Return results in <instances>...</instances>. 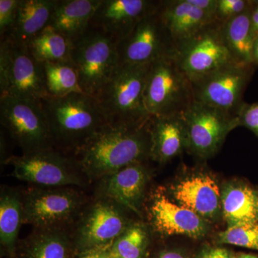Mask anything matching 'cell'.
<instances>
[{"label":"cell","instance_id":"cell-1","mask_svg":"<svg viewBox=\"0 0 258 258\" xmlns=\"http://www.w3.org/2000/svg\"><path fill=\"white\" fill-rule=\"evenodd\" d=\"M149 120L137 125L108 123L93 134L74 152L83 175L101 180L125 166L150 158Z\"/></svg>","mask_w":258,"mask_h":258},{"label":"cell","instance_id":"cell-2","mask_svg":"<svg viewBox=\"0 0 258 258\" xmlns=\"http://www.w3.org/2000/svg\"><path fill=\"white\" fill-rule=\"evenodd\" d=\"M54 148L76 152L107 123L96 98L84 93L47 96L40 101Z\"/></svg>","mask_w":258,"mask_h":258},{"label":"cell","instance_id":"cell-3","mask_svg":"<svg viewBox=\"0 0 258 258\" xmlns=\"http://www.w3.org/2000/svg\"><path fill=\"white\" fill-rule=\"evenodd\" d=\"M151 66L152 63L118 64L94 97L108 124L137 125L150 119L144 93Z\"/></svg>","mask_w":258,"mask_h":258},{"label":"cell","instance_id":"cell-4","mask_svg":"<svg viewBox=\"0 0 258 258\" xmlns=\"http://www.w3.org/2000/svg\"><path fill=\"white\" fill-rule=\"evenodd\" d=\"M151 117L182 115L195 101L192 84L172 55L152 62L144 93Z\"/></svg>","mask_w":258,"mask_h":258},{"label":"cell","instance_id":"cell-5","mask_svg":"<svg viewBox=\"0 0 258 258\" xmlns=\"http://www.w3.org/2000/svg\"><path fill=\"white\" fill-rule=\"evenodd\" d=\"M118 41L98 29L89 26L71 42V58L79 75L83 92L96 97L119 64Z\"/></svg>","mask_w":258,"mask_h":258},{"label":"cell","instance_id":"cell-6","mask_svg":"<svg viewBox=\"0 0 258 258\" xmlns=\"http://www.w3.org/2000/svg\"><path fill=\"white\" fill-rule=\"evenodd\" d=\"M0 92L11 96L40 102L47 95L43 64L36 60L28 45L10 38L0 45Z\"/></svg>","mask_w":258,"mask_h":258},{"label":"cell","instance_id":"cell-7","mask_svg":"<svg viewBox=\"0 0 258 258\" xmlns=\"http://www.w3.org/2000/svg\"><path fill=\"white\" fill-rule=\"evenodd\" d=\"M6 163L13 166L17 179L46 187L83 186V174L76 159L64 157L55 148L11 156Z\"/></svg>","mask_w":258,"mask_h":258},{"label":"cell","instance_id":"cell-8","mask_svg":"<svg viewBox=\"0 0 258 258\" xmlns=\"http://www.w3.org/2000/svg\"><path fill=\"white\" fill-rule=\"evenodd\" d=\"M172 57L191 81L237 62L226 43L222 23L217 20L179 43Z\"/></svg>","mask_w":258,"mask_h":258},{"label":"cell","instance_id":"cell-9","mask_svg":"<svg viewBox=\"0 0 258 258\" xmlns=\"http://www.w3.org/2000/svg\"><path fill=\"white\" fill-rule=\"evenodd\" d=\"M23 222L37 230L61 228L78 215L84 202L71 186L29 189L24 195Z\"/></svg>","mask_w":258,"mask_h":258},{"label":"cell","instance_id":"cell-10","mask_svg":"<svg viewBox=\"0 0 258 258\" xmlns=\"http://www.w3.org/2000/svg\"><path fill=\"white\" fill-rule=\"evenodd\" d=\"M0 120L23 153L54 148L46 116L40 102L1 97Z\"/></svg>","mask_w":258,"mask_h":258},{"label":"cell","instance_id":"cell-11","mask_svg":"<svg viewBox=\"0 0 258 258\" xmlns=\"http://www.w3.org/2000/svg\"><path fill=\"white\" fill-rule=\"evenodd\" d=\"M254 66L234 62L191 81L195 101L237 116Z\"/></svg>","mask_w":258,"mask_h":258},{"label":"cell","instance_id":"cell-12","mask_svg":"<svg viewBox=\"0 0 258 258\" xmlns=\"http://www.w3.org/2000/svg\"><path fill=\"white\" fill-rule=\"evenodd\" d=\"M182 118L187 149L203 159L215 155L227 134L240 125L237 116L195 101L184 112Z\"/></svg>","mask_w":258,"mask_h":258},{"label":"cell","instance_id":"cell-13","mask_svg":"<svg viewBox=\"0 0 258 258\" xmlns=\"http://www.w3.org/2000/svg\"><path fill=\"white\" fill-rule=\"evenodd\" d=\"M159 7L142 19L130 33L118 42L120 64L152 63L174 54L175 45L163 23Z\"/></svg>","mask_w":258,"mask_h":258},{"label":"cell","instance_id":"cell-14","mask_svg":"<svg viewBox=\"0 0 258 258\" xmlns=\"http://www.w3.org/2000/svg\"><path fill=\"white\" fill-rule=\"evenodd\" d=\"M123 208L101 198L83 214L76 232V246L81 254L91 249L111 247L128 227Z\"/></svg>","mask_w":258,"mask_h":258},{"label":"cell","instance_id":"cell-15","mask_svg":"<svg viewBox=\"0 0 258 258\" xmlns=\"http://www.w3.org/2000/svg\"><path fill=\"white\" fill-rule=\"evenodd\" d=\"M159 4L160 1L152 0H101L90 26L119 42L142 19L155 11Z\"/></svg>","mask_w":258,"mask_h":258},{"label":"cell","instance_id":"cell-16","mask_svg":"<svg viewBox=\"0 0 258 258\" xmlns=\"http://www.w3.org/2000/svg\"><path fill=\"white\" fill-rule=\"evenodd\" d=\"M149 181L144 162L134 163L101 179V198L106 199L139 215Z\"/></svg>","mask_w":258,"mask_h":258},{"label":"cell","instance_id":"cell-17","mask_svg":"<svg viewBox=\"0 0 258 258\" xmlns=\"http://www.w3.org/2000/svg\"><path fill=\"white\" fill-rule=\"evenodd\" d=\"M149 212L154 229L163 235L199 238L208 230L205 220L189 209L173 203L164 194L153 196Z\"/></svg>","mask_w":258,"mask_h":258},{"label":"cell","instance_id":"cell-18","mask_svg":"<svg viewBox=\"0 0 258 258\" xmlns=\"http://www.w3.org/2000/svg\"><path fill=\"white\" fill-rule=\"evenodd\" d=\"M172 192L179 205L204 220L215 218L221 209L220 188L208 174H197L181 180L173 187Z\"/></svg>","mask_w":258,"mask_h":258},{"label":"cell","instance_id":"cell-19","mask_svg":"<svg viewBox=\"0 0 258 258\" xmlns=\"http://www.w3.org/2000/svg\"><path fill=\"white\" fill-rule=\"evenodd\" d=\"M163 23L176 47L216 19L188 0H164L159 7Z\"/></svg>","mask_w":258,"mask_h":258},{"label":"cell","instance_id":"cell-20","mask_svg":"<svg viewBox=\"0 0 258 258\" xmlns=\"http://www.w3.org/2000/svg\"><path fill=\"white\" fill-rule=\"evenodd\" d=\"M150 158L164 163L187 149V137L182 115L151 117Z\"/></svg>","mask_w":258,"mask_h":258},{"label":"cell","instance_id":"cell-21","mask_svg":"<svg viewBox=\"0 0 258 258\" xmlns=\"http://www.w3.org/2000/svg\"><path fill=\"white\" fill-rule=\"evenodd\" d=\"M101 0H57L48 26L73 42L89 28Z\"/></svg>","mask_w":258,"mask_h":258},{"label":"cell","instance_id":"cell-22","mask_svg":"<svg viewBox=\"0 0 258 258\" xmlns=\"http://www.w3.org/2000/svg\"><path fill=\"white\" fill-rule=\"evenodd\" d=\"M57 1L20 0L14 26L5 38L28 45L30 40L48 26Z\"/></svg>","mask_w":258,"mask_h":258},{"label":"cell","instance_id":"cell-23","mask_svg":"<svg viewBox=\"0 0 258 258\" xmlns=\"http://www.w3.org/2000/svg\"><path fill=\"white\" fill-rule=\"evenodd\" d=\"M221 209L228 227L258 222V191L244 184H231L222 195Z\"/></svg>","mask_w":258,"mask_h":258},{"label":"cell","instance_id":"cell-24","mask_svg":"<svg viewBox=\"0 0 258 258\" xmlns=\"http://www.w3.org/2000/svg\"><path fill=\"white\" fill-rule=\"evenodd\" d=\"M254 5L242 14L222 23L227 47L237 62L253 64V47L256 37L252 25Z\"/></svg>","mask_w":258,"mask_h":258},{"label":"cell","instance_id":"cell-25","mask_svg":"<svg viewBox=\"0 0 258 258\" xmlns=\"http://www.w3.org/2000/svg\"><path fill=\"white\" fill-rule=\"evenodd\" d=\"M70 240L61 228L37 230L25 241V258H69Z\"/></svg>","mask_w":258,"mask_h":258},{"label":"cell","instance_id":"cell-26","mask_svg":"<svg viewBox=\"0 0 258 258\" xmlns=\"http://www.w3.org/2000/svg\"><path fill=\"white\" fill-rule=\"evenodd\" d=\"M23 222L22 199L14 191L3 189L0 197V242L9 252L14 251Z\"/></svg>","mask_w":258,"mask_h":258},{"label":"cell","instance_id":"cell-27","mask_svg":"<svg viewBox=\"0 0 258 258\" xmlns=\"http://www.w3.org/2000/svg\"><path fill=\"white\" fill-rule=\"evenodd\" d=\"M27 45L32 55L42 63L72 62L71 42L50 26L34 37Z\"/></svg>","mask_w":258,"mask_h":258},{"label":"cell","instance_id":"cell-28","mask_svg":"<svg viewBox=\"0 0 258 258\" xmlns=\"http://www.w3.org/2000/svg\"><path fill=\"white\" fill-rule=\"evenodd\" d=\"M44 76L47 95L64 96L73 93H83L79 75L72 62H44Z\"/></svg>","mask_w":258,"mask_h":258},{"label":"cell","instance_id":"cell-29","mask_svg":"<svg viewBox=\"0 0 258 258\" xmlns=\"http://www.w3.org/2000/svg\"><path fill=\"white\" fill-rule=\"evenodd\" d=\"M149 232L141 224L129 225L113 242L110 254L118 258H143L149 244Z\"/></svg>","mask_w":258,"mask_h":258},{"label":"cell","instance_id":"cell-30","mask_svg":"<svg viewBox=\"0 0 258 258\" xmlns=\"http://www.w3.org/2000/svg\"><path fill=\"white\" fill-rule=\"evenodd\" d=\"M220 243L258 250V222L232 226L219 234Z\"/></svg>","mask_w":258,"mask_h":258},{"label":"cell","instance_id":"cell-31","mask_svg":"<svg viewBox=\"0 0 258 258\" xmlns=\"http://www.w3.org/2000/svg\"><path fill=\"white\" fill-rule=\"evenodd\" d=\"M252 5V1L245 0H217L215 18L220 23H225L243 13Z\"/></svg>","mask_w":258,"mask_h":258},{"label":"cell","instance_id":"cell-32","mask_svg":"<svg viewBox=\"0 0 258 258\" xmlns=\"http://www.w3.org/2000/svg\"><path fill=\"white\" fill-rule=\"evenodd\" d=\"M20 0H0V35L1 40L10 35L15 20Z\"/></svg>","mask_w":258,"mask_h":258},{"label":"cell","instance_id":"cell-33","mask_svg":"<svg viewBox=\"0 0 258 258\" xmlns=\"http://www.w3.org/2000/svg\"><path fill=\"white\" fill-rule=\"evenodd\" d=\"M239 125H244L258 137V103H244L237 115Z\"/></svg>","mask_w":258,"mask_h":258},{"label":"cell","instance_id":"cell-34","mask_svg":"<svg viewBox=\"0 0 258 258\" xmlns=\"http://www.w3.org/2000/svg\"><path fill=\"white\" fill-rule=\"evenodd\" d=\"M188 2L190 4L195 6V8L203 10V11L212 15L215 18V13H216L217 8V0H188Z\"/></svg>","mask_w":258,"mask_h":258},{"label":"cell","instance_id":"cell-35","mask_svg":"<svg viewBox=\"0 0 258 258\" xmlns=\"http://www.w3.org/2000/svg\"><path fill=\"white\" fill-rule=\"evenodd\" d=\"M199 258H230L228 250L222 247L205 249Z\"/></svg>","mask_w":258,"mask_h":258},{"label":"cell","instance_id":"cell-36","mask_svg":"<svg viewBox=\"0 0 258 258\" xmlns=\"http://www.w3.org/2000/svg\"><path fill=\"white\" fill-rule=\"evenodd\" d=\"M110 247L91 249L81 254L79 258H108L110 254Z\"/></svg>","mask_w":258,"mask_h":258},{"label":"cell","instance_id":"cell-37","mask_svg":"<svg viewBox=\"0 0 258 258\" xmlns=\"http://www.w3.org/2000/svg\"><path fill=\"white\" fill-rule=\"evenodd\" d=\"M254 5V4H253ZM252 25L256 37H258V5H254L252 12Z\"/></svg>","mask_w":258,"mask_h":258},{"label":"cell","instance_id":"cell-38","mask_svg":"<svg viewBox=\"0 0 258 258\" xmlns=\"http://www.w3.org/2000/svg\"><path fill=\"white\" fill-rule=\"evenodd\" d=\"M158 258H186L180 252L176 251H164L159 254Z\"/></svg>","mask_w":258,"mask_h":258},{"label":"cell","instance_id":"cell-39","mask_svg":"<svg viewBox=\"0 0 258 258\" xmlns=\"http://www.w3.org/2000/svg\"><path fill=\"white\" fill-rule=\"evenodd\" d=\"M253 64H258V37L254 41L253 47Z\"/></svg>","mask_w":258,"mask_h":258},{"label":"cell","instance_id":"cell-40","mask_svg":"<svg viewBox=\"0 0 258 258\" xmlns=\"http://www.w3.org/2000/svg\"><path fill=\"white\" fill-rule=\"evenodd\" d=\"M237 258H258L257 256L252 254L242 253L237 256Z\"/></svg>","mask_w":258,"mask_h":258},{"label":"cell","instance_id":"cell-41","mask_svg":"<svg viewBox=\"0 0 258 258\" xmlns=\"http://www.w3.org/2000/svg\"><path fill=\"white\" fill-rule=\"evenodd\" d=\"M252 3H253V4L254 5H258V0L257 1H252Z\"/></svg>","mask_w":258,"mask_h":258},{"label":"cell","instance_id":"cell-42","mask_svg":"<svg viewBox=\"0 0 258 258\" xmlns=\"http://www.w3.org/2000/svg\"><path fill=\"white\" fill-rule=\"evenodd\" d=\"M108 258H118L116 257H114V256H112L111 254H109V256H108Z\"/></svg>","mask_w":258,"mask_h":258},{"label":"cell","instance_id":"cell-43","mask_svg":"<svg viewBox=\"0 0 258 258\" xmlns=\"http://www.w3.org/2000/svg\"><path fill=\"white\" fill-rule=\"evenodd\" d=\"M230 258H237V256L232 255V254H230Z\"/></svg>","mask_w":258,"mask_h":258}]
</instances>
